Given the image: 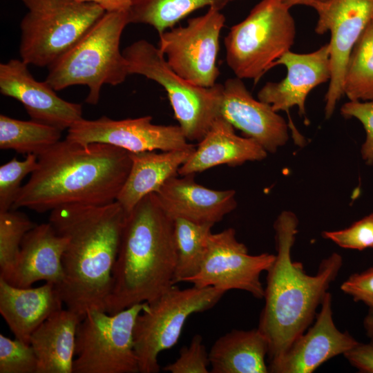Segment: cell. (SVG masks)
<instances>
[{"instance_id": "2", "label": "cell", "mask_w": 373, "mask_h": 373, "mask_svg": "<svg viewBox=\"0 0 373 373\" xmlns=\"http://www.w3.org/2000/svg\"><path fill=\"white\" fill-rule=\"evenodd\" d=\"M36 169L12 209L37 213L66 204L105 205L117 200L131 166V153L102 143L66 138L37 155Z\"/></svg>"}, {"instance_id": "30", "label": "cell", "mask_w": 373, "mask_h": 373, "mask_svg": "<svg viewBox=\"0 0 373 373\" xmlns=\"http://www.w3.org/2000/svg\"><path fill=\"white\" fill-rule=\"evenodd\" d=\"M35 225L26 215L16 209L0 213V278L9 279L17 264L22 240Z\"/></svg>"}, {"instance_id": "21", "label": "cell", "mask_w": 373, "mask_h": 373, "mask_svg": "<svg viewBox=\"0 0 373 373\" xmlns=\"http://www.w3.org/2000/svg\"><path fill=\"white\" fill-rule=\"evenodd\" d=\"M63 304L59 291L51 283L19 287L0 278V313L15 337L25 343H29L32 332L63 309Z\"/></svg>"}, {"instance_id": "39", "label": "cell", "mask_w": 373, "mask_h": 373, "mask_svg": "<svg viewBox=\"0 0 373 373\" xmlns=\"http://www.w3.org/2000/svg\"><path fill=\"white\" fill-rule=\"evenodd\" d=\"M363 327L370 342L373 343V307H369L368 309L367 313L363 319Z\"/></svg>"}, {"instance_id": "12", "label": "cell", "mask_w": 373, "mask_h": 373, "mask_svg": "<svg viewBox=\"0 0 373 373\" xmlns=\"http://www.w3.org/2000/svg\"><path fill=\"white\" fill-rule=\"evenodd\" d=\"M274 260L275 254H249L245 244L237 239L236 230L227 228L210 234L200 270L184 283L225 292L242 290L262 299L265 287L260 276L267 271Z\"/></svg>"}, {"instance_id": "41", "label": "cell", "mask_w": 373, "mask_h": 373, "mask_svg": "<svg viewBox=\"0 0 373 373\" xmlns=\"http://www.w3.org/2000/svg\"><path fill=\"white\" fill-rule=\"evenodd\" d=\"M224 1L225 3L227 5L229 2L233 1L234 0H224Z\"/></svg>"}, {"instance_id": "29", "label": "cell", "mask_w": 373, "mask_h": 373, "mask_svg": "<svg viewBox=\"0 0 373 373\" xmlns=\"http://www.w3.org/2000/svg\"><path fill=\"white\" fill-rule=\"evenodd\" d=\"M343 91L350 101H373V19L351 51L345 68Z\"/></svg>"}, {"instance_id": "1", "label": "cell", "mask_w": 373, "mask_h": 373, "mask_svg": "<svg viewBox=\"0 0 373 373\" xmlns=\"http://www.w3.org/2000/svg\"><path fill=\"white\" fill-rule=\"evenodd\" d=\"M126 216L117 201L66 204L50 211L49 222L67 238L64 278L57 287L66 309L81 320L91 309L106 312Z\"/></svg>"}, {"instance_id": "33", "label": "cell", "mask_w": 373, "mask_h": 373, "mask_svg": "<svg viewBox=\"0 0 373 373\" xmlns=\"http://www.w3.org/2000/svg\"><path fill=\"white\" fill-rule=\"evenodd\" d=\"M209 354L203 342V337L195 334L189 345L183 346L179 356L167 364L164 371L170 373H209L210 370Z\"/></svg>"}, {"instance_id": "37", "label": "cell", "mask_w": 373, "mask_h": 373, "mask_svg": "<svg viewBox=\"0 0 373 373\" xmlns=\"http://www.w3.org/2000/svg\"><path fill=\"white\" fill-rule=\"evenodd\" d=\"M343 355L347 361L360 372L373 373V343L357 342Z\"/></svg>"}, {"instance_id": "17", "label": "cell", "mask_w": 373, "mask_h": 373, "mask_svg": "<svg viewBox=\"0 0 373 373\" xmlns=\"http://www.w3.org/2000/svg\"><path fill=\"white\" fill-rule=\"evenodd\" d=\"M357 341L334 324L332 294L327 291L314 323L296 338L283 356L269 364L271 373H312L327 361L343 354Z\"/></svg>"}, {"instance_id": "23", "label": "cell", "mask_w": 373, "mask_h": 373, "mask_svg": "<svg viewBox=\"0 0 373 373\" xmlns=\"http://www.w3.org/2000/svg\"><path fill=\"white\" fill-rule=\"evenodd\" d=\"M195 145L168 151L131 153V166L117 200L126 213L147 195L156 192L171 177L178 175L179 169L193 153Z\"/></svg>"}, {"instance_id": "5", "label": "cell", "mask_w": 373, "mask_h": 373, "mask_svg": "<svg viewBox=\"0 0 373 373\" xmlns=\"http://www.w3.org/2000/svg\"><path fill=\"white\" fill-rule=\"evenodd\" d=\"M130 23L128 11L106 12L70 49L48 67L45 82L58 91L72 86L88 88L86 102L96 105L104 84L117 86L129 75L120 39Z\"/></svg>"}, {"instance_id": "22", "label": "cell", "mask_w": 373, "mask_h": 373, "mask_svg": "<svg viewBox=\"0 0 373 373\" xmlns=\"http://www.w3.org/2000/svg\"><path fill=\"white\" fill-rule=\"evenodd\" d=\"M267 155L266 150L256 141L238 136L234 127L218 116L193 153L179 169L178 175L195 174L222 164L235 166L264 160Z\"/></svg>"}, {"instance_id": "31", "label": "cell", "mask_w": 373, "mask_h": 373, "mask_svg": "<svg viewBox=\"0 0 373 373\" xmlns=\"http://www.w3.org/2000/svg\"><path fill=\"white\" fill-rule=\"evenodd\" d=\"M38 157L28 154L23 160L13 157L0 167V213L11 210L23 185L22 180L37 167Z\"/></svg>"}, {"instance_id": "32", "label": "cell", "mask_w": 373, "mask_h": 373, "mask_svg": "<svg viewBox=\"0 0 373 373\" xmlns=\"http://www.w3.org/2000/svg\"><path fill=\"white\" fill-rule=\"evenodd\" d=\"M37 358L32 346L0 334V373H37Z\"/></svg>"}, {"instance_id": "38", "label": "cell", "mask_w": 373, "mask_h": 373, "mask_svg": "<svg viewBox=\"0 0 373 373\" xmlns=\"http://www.w3.org/2000/svg\"><path fill=\"white\" fill-rule=\"evenodd\" d=\"M82 3H93L106 12L128 11L132 0H74Z\"/></svg>"}, {"instance_id": "27", "label": "cell", "mask_w": 373, "mask_h": 373, "mask_svg": "<svg viewBox=\"0 0 373 373\" xmlns=\"http://www.w3.org/2000/svg\"><path fill=\"white\" fill-rule=\"evenodd\" d=\"M61 131L34 120L0 115V149L20 154L39 155L59 142Z\"/></svg>"}, {"instance_id": "20", "label": "cell", "mask_w": 373, "mask_h": 373, "mask_svg": "<svg viewBox=\"0 0 373 373\" xmlns=\"http://www.w3.org/2000/svg\"><path fill=\"white\" fill-rule=\"evenodd\" d=\"M67 238L48 222L36 224L25 235L15 267L6 280L19 287L44 280L59 286L64 278L63 256Z\"/></svg>"}, {"instance_id": "10", "label": "cell", "mask_w": 373, "mask_h": 373, "mask_svg": "<svg viewBox=\"0 0 373 373\" xmlns=\"http://www.w3.org/2000/svg\"><path fill=\"white\" fill-rule=\"evenodd\" d=\"M148 302L115 314L89 309L77 329L73 373H138L134 328Z\"/></svg>"}, {"instance_id": "6", "label": "cell", "mask_w": 373, "mask_h": 373, "mask_svg": "<svg viewBox=\"0 0 373 373\" xmlns=\"http://www.w3.org/2000/svg\"><path fill=\"white\" fill-rule=\"evenodd\" d=\"M295 37V21L283 1L261 0L224 39L227 64L236 77L256 83L290 50Z\"/></svg>"}, {"instance_id": "35", "label": "cell", "mask_w": 373, "mask_h": 373, "mask_svg": "<svg viewBox=\"0 0 373 373\" xmlns=\"http://www.w3.org/2000/svg\"><path fill=\"white\" fill-rule=\"evenodd\" d=\"M341 113L345 118H356L363 124L366 139L361 154L368 164H373V101H350L342 106Z\"/></svg>"}, {"instance_id": "36", "label": "cell", "mask_w": 373, "mask_h": 373, "mask_svg": "<svg viewBox=\"0 0 373 373\" xmlns=\"http://www.w3.org/2000/svg\"><path fill=\"white\" fill-rule=\"evenodd\" d=\"M341 289L355 301L373 307V267L361 273L351 275L341 285Z\"/></svg>"}, {"instance_id": "16", "label": "cell", "mask_w": 373, "mask_h": 373, "mask_svg": "<svg viewBox=\"0 0 373 373\" xmlns=\"http://www.w3.org/2000/svg\"><path fill=\"white\" fill-rule=\"evenodd\" d=\"M218 113L267 153H275L288 140L289 126L285 119L271 105L254 98L237 77L220 84Z\"/></svg>"}, {"instance_id": "4", "label": "cell", "mask_w": 373, "mask_h": 373, "mask_svg": "<svg viewBox=\"0 0 373 373\" xmlns=\"http://www.w3.org/2000/svg\"><path fill=\"white\" fill-rule=\"evenodd\" d=\"M173 229L174 220L161 208L155 193L126 214L106 312L152 302L175 285Z\"/></svg>"}, {"instance_id": "25", "label": "cell", "mask_w": 373, "mask_h": 373, "mask_svg": "<svg viewBox=\"0 0 373 373\" xmlns=\"http://www.w3.org/2000/svg\"><path fill=\"white\" fill-rule=\"evenodd\" d=\"M269 344L258 329H233L218 338L209 352L211 373H267Z\"/></svg>"}, {"instance_id": "8", "label": "cell", "mask_w": 373, "mask_h": 373, "mask_svg": "<svg viewBox=\"0 0 373 373\" xmlns=\"http://www.w3.org/2000/svg\"><path fill=\"white\" fill-rule=\"evenodd\" d=\"M122 52L129 75H140L161 85L186 140L200 142L219 116L220 84L204 88L187 82L170 67L158 47L144 39Z\"/></svg>"}, {"instance_id": "18", "label": "cell", "mask_w": 373, "mask_h": 373, "mask_svg": "<svg viewBox=\"0 0 373 373\" xmlns=\"http://www.w3.org/2000/svg\"><path fill=\"white\" fill-rule=\"evenodd\" d=\"M282 64L287 75L278 82H268L258 91V99L278 112L294 106L300 115H305V100L312 89L329 82L331 67L329 44L309 53L287 51L278 59L272 68Z\"/></svg>"}, {"instance_id": "24", "label": "cell", "mask_w": 373, "mask_h": 373, "mask_svg": "<svg viewBox=\"0 0 373 373\" xmlns=\"http://www.w3.org/2000/svg\"><path fill=\"white\" fill-rule=\"evenodd\" d=\"M81 318L61 309L31 334L29 343L37 358V373H73L76 334Z\"/></svg>"}, {"instance_id": "15", "label": "cell", "mask_w": 373, "mask_h": 373, "mask_svg": "<svg viewBox=\"0 0 373 373\" xmlns=\"http://www.w3.org/2000/svg\"><path fill=\"white\" fill-rule=\"evenodd\" d=\"M21 59L0 64V93L21 103L30 119L68 129L83 119L82 105L59 97L45 81L36 80Z\"/></svg>"}, {"instance_id": "26", "label": "cell", "mask_w": 373, "mask_h": 373, "mask_svg": "<svg viewBox=\"0 0 373 373\" xmlns=\"http://www.w3.org/2000/svg\"><path fill=\"white\" fill-rule=\"evenodd\" d=\"M225 6L224 0H132L128 16L130 23L149 25L160 35L195 10Z\"/></svg>"}, {"instance_id": "14", "label": "cell", "mask_w": 373, "mask_h": 373, "mask_svg": "<svg viewBox=\"0 0 373 373\" xmlns=\"http://www.w3.org/2000/svg\"><path fill=\"white\" fill-rule=\"evenodd\" d=\"M151 116L113 119H82L67 130L66 138L82 144L102 143L129 153L183 149L193 146L179 125L152 123Z\"/></svg>"}, {"instance_id": "9", "label": "cell", "mask_w": 373, "mask_h": 373, "mask_svg": "<svg viewBox=\"0 0 373 373\" xmlns=\"http://www.w3.org/2000/svg\"><path fill=\"white\" fill-rule=\"evenodd\" d=\"M225 293L211 287L180 289L173 285L148 303L134 328L140 372H159V354L177 344L188 318L211 309Z\"/></svg>"}, {"instance_id": "34", "label": "cell", "mask_w": 373, "mask_h": 373, "mask_svg": "<svg viewBox=\"0 0 373 373\" xmlns=\"http://www.w3.org/2000/svg\"><path fill=\"white\" fill-rule=\"evenodd\" d=\"M323 236L345 249L363 250L373 248V214L364 217L346 229L324 231Z\"/></svg>"}, {"instance_id": "19", "label": "cell", "mask_w": 373, "mask_h": 373, "mask_svg": "<svg viewBox=\"0 0 373 373\" xmlns=\"http://www.w3.org/2000/svg\"><path fill=\"white\" fill-rule=\"evenodd\" d=\"M178 175L155 192L161 208L172 219L215 224L236 208L234 190L205 187L195 182V174Z\"/></svg>"}, {"instance_id": "13", "label": "cell", "mask_w": 373, "mask_h": 373, "mask_svg": "<svg viewBox=\"0 0 373 373\" xmlns=\"http://www.w3.org/2000/svg\"><path fill=\"white\" fill-rule=\"evenodd\" d=\"M318 14L315 32H330L331 77L325 95V115L329 118L344 95V77L351 51L373 19V0H327L312 6Z\"/></svg>"}, {"instance_id": "7", "label": "cell", "mask_w": 373, "mask_h": 373, "mask_svg": "<svg viewBox=\"0 0 373 373\" xmlns=\"http://www.w3.org/2000/svg\"><path fill=\"white\" fill-rule=\"evenodd\" d=\"M20 59L48 67L76 44L105 14L99 5L74 0H23Z\"/></svg>"}, {"instance_id": "3", "label": "cell", "mask_w": 373, "mask_h": 373, "mask_svg": "<svg viewBox=\"0 0 373 373\" xmlns=\"http://www.w3.org/2000/svg\"><path fill=\"white\" fill-rule=\"evenodd\" d=\"M298 224L296 215L285 211L274 224L276 254L267 271L265 305L257 327L268 341L269 364L278 361L308 329L343 266L341 256L333 253L321 261L315 275L307 274L291 258Z\"/></svg>"}, {"instance_id": "11", "label": "cell", "mask_w": 373, "mask_h": 373, "mask_svg": "<svg viewBox=\"0 0 373 373\" xmlns=\"http://www.w3.org/2000/svg\"><path fill=\"white\" fill-rule=\"evenodd\" d=\"M225 21L220 10L209 8L203 15L189 19L185 26L160 34L158 48L181 77L198 86L212 87L220 75L216 60Z\"/></svg>"}, {"instance_id": "28", "label": "cell", "mask_w": 373, "mask_h": 373, "mask_svg": "<svg viewBox=\"0 0 373 373\" xmlns=\"http://www.w3.org/2000/svg\"><path fill=\"white\" fill-rule=\"evenodd\" d=\"M213 225L196 223L180 218L174 219L173 232L177 252L174 285L184 283L200 270Z\"/></svg>"}, {"instance_id": "40", "label": "cell", "mask_w": 373, "mask_h": 373, "mask_svg": "<svg viewBox=\"0 0 373 373\" xmlns=\"http://www.w3.org/2000/svg\"><path fill=\"white\" fill-rule=\"evenodd\" d=\"M285 4L289 8L296 6H307L312 7L317 3L325 2L327 0H283Z\"/></svg>"}]
</instances>
